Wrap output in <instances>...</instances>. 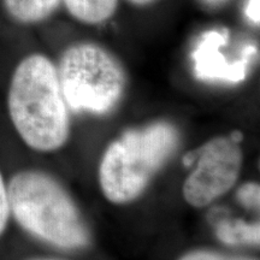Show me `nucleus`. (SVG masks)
<instances>
[{"label":"nucleus","instance_id":"nucleus-14","mask_svg":"<svg viewBox=\"0 0 260 260\" xmlns=\"http://www.w3.org/2000/svg\"><path fill=\"white\" fill-rule=\"evenodd\" d=\"M129 2H132L133 4H135V5H141V6H145V5H149V4H152V3L155 2V0H129Z\"/></svg>","mask_w":260,"mask_h":260},{"label":"nucleus","instance_id":"nucleus-15","mask_svg":"<svg viewBox=\"0 0 260 260\" xmlns=\"http://www.w3.org/2000/svg\"><path fill=\"white\" fill-rule=\"evenodd\" d=\"M29 260H60V259H52V258H34V259H29Z\"/></svg>","mask_w":260,"mask_h":260},{"label":"nucleus","instance_id":"nucleus-7","mask_svg":"<svg viewBox=\"0 0 260 260\" xmlns=\"http://www.w3.org/2000/svg\"><path fill=\"white\" fill-rule=\"evenodd\" d=\"M8 14L22 24H35L47 19L61 0H3Z\"/></svg>","mask_w":260,"mask_h":260},{"label":"nucleus","instance_id":"nucleus-9","mask_svg":"<svg viewBox=\"0 0 260 260\" xmlns=\"http://www.w3.org/2000/svg\"><path fill=\"white\" fill-rule=\"evenodd\" d=\"M236 225H220L217 235L223 242L229 245H259V225H249L242 222L235 223Z\"/></svg>","mask_w":260,"mask_h":260},{"label":"nucleus","instance_id":"nucleus-11","mask_svg":"<svg viewBox=\"0 0 260 260\" xmlns=\"http://www.w3.org/2000/svg\"><path fill=\"white\" fill-rule=\"evenodd\" d=\"M10 216H11V212H10L8 184L5 183L4 177L0 172V236L4 234L8 226Z\"/></svg>","mask_w":260,"mask_h":260},{"label":"nucleus","instance_id":"nucleus-13","mask_svg":"<svg viewBox=\"0 0 260 260\" xmlns=\"http://www.w3.org/2000/svg\"><path fill=\"white\" fill-rule=\"evenodd\" d=\"M259 5H260V0H249L248 4H247L246 8V15L253 23L259 24L260 22V17H259Z\"/></svg>","mask_w":260,"mask_h":260},{"label":"nucleus","instance_id":"nucleus-10","mask_svg":"<svg viewBox=\"0 0 260 260\" xmlns=\"http://www.w3.org/2000/svg\"><path fill=\"white\" fill-rule=\"evenodd\" d=\"M259 184L255 182L243 184L237 190V200L248 209H259Z\"/></svg>","mask_w":260,"mask_h":260},{"label":"nucleus","instance_id":"nucleus-4","mask_svg":"<svg viewBox=\"0 0 260 260\" xmlns=\"http://www.w3.org/2000/svg\"><path fill=\"white\" fill-rule=\"evenodd\" d=\"M57 71L65 103L75 112L107 115L124 94L126 79L121 63L92 42L68 47Z\"/></svg>","mask_w":260,"mask_h":260},{"label":"nucleus","instance_id":"nucleus-5","mask_svg":"<svg viewBox=\"0 0 260 260\" xmlns=\"http://www.w3.org/2000/svg\"><path fill=\"white\" fill-rule=\"evenodd\" d=\"M197 165L182 186L183 199L204 209L235 186L241 174L243 152L234 136H217L194 152Z\"/></svg>","mask_w":260,"mask_h":260},{"label":"nucleus","instance_id":"nucleus-6","mask_svg":"<svg viewBox=\"0 0 260 260\" xmlns=\"http://www.w3.org/2000/svg\"><path fill=\"white\" fill-rule=\"evenodd\" d=\"M226 37L222 32L211 30L204 35L193 53L195 73L201 80H220L228 82H240L245 80L247 63L254 48L245 51V57L240 61L228 63L220 47L225 45Z\"/></svg>","mask_w":260,"mask_h":260},{"label":"nucleus","instance_id":"nucleus-8","mask_svg":"<svg viewBox=\"0 0 260 260\" xmlns=\"http://www.w3.org/2000/svg\"><path fill=\"white\" fill-rule=\"evenodd\" d=\"M64 4L77 21L98 24L115 14L118 0H64Z\"/></svg>","mask_w":260,"mask_h":260},{"label":"nucleus","instance_id":"nucleus-3","mask_svg":"<svg viewBox=\"0 0 260 260\" xmlns=\"http://www.w3.org/2000/svg\"><path fill=\"white\" fill-rule=\"evenodd\" d=\"M180 134L165 121L129 129L107 146L98 180L106 200L125 205L139 199L176 151Z\"/></svg>","mask_w":260,"mask_h":260},{"label":"nucleus","instance_id":"nucleus-12","mask_svg":"<svg viewBox=\"0 0 260 260\" xmlns=\"http://www.w3.org/2000/svg\"><path fill=\"white\" fill-rule=\"evenodd\" d=\"M178 260H254L249 258H243V256H234L225 255L222 253L211 252V251H193L186 253L182 255Z\"/></svg>","mask_w":260,"mask_h":260},{"label":"nucleus","instance_id":"nucleus-1","mask_svg":"<svg viewBox=\"0 0 260 260\" xmlns=\"http://www.w3.org/2000/svg\"><path fill=\"white\" fill-rule=\"evenodd\" d=\"M10 119L29 148L50 153L70 138V117L57 68L46 56L30 54L12 75L8 94Z\"/></svg>","mask_w":260,"mask_h":260},{"label":"nucleus","instance_id":"nucleus-2","mask_svg":"<svg viewBox=\"0 0 260 260\" xmlns=\"http://www.w3.org/2000/svg\"><path fill=\"white\" fill-rule=\"evenodd\" d=\"M10 212L31 236L61 249L86 248L90 230L73 197L47 172H16L8 184Z\"/></svg>","mask_w":260,"mask_h":260}]
</instances>
